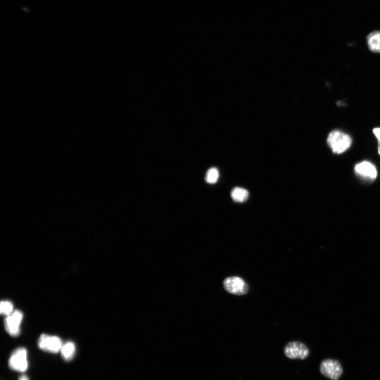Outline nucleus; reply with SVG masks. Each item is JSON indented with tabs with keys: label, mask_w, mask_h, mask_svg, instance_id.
I'll return each mask as SVG.
<instances>
[{
	"label": "nucleus",
	"mask_w": 380,
	"mask_h": 380,
	"mask_svg": "<svg viewBox=\"0 0 380 380\" xmlns=\"http://www.w3.org/2000/svg\"><path fill=\"white\" fill-rule=\"evenodd\" d=\"M61 355L63 360L69 361L73 359L76 353V346L72 342L63 344L60 350Z\"/></svg>",
	"instance_id": "nucleus-10"
},
{
	"label": "nucleus",
	"mask_w": 380,
	"mask_h": 380,
	"mask_svg": "<svg viewBox=\"0 0 380 380\" xmlns=\"http://www.w3.org/2000/svg\"><path fill=\"white\" fill-rule=\"evenodd\" d=\"M367 44L371 51L380 53V31H375L367 37Z\"/></svg>",
	"instance_id": "nucleus-9"
},
{
	"label": "nucleus",
	"mask_w": 380,
	"mask_h": 380,
	"mask_svg": "<svg viewBox=\"0 0 380 380\" xmlns=\"http://www.w3.org/2000/svg\"><path fill=\"white\" fill-rule=\"evenodd\" d=\"M219 177L218 169L212 168L207 171L205 178V182L210 184H214L217 182Z\"/></svg>",
	"instance_id": "nucleus-12"
},
{
	"label": "nucleus",
	"mask_w": 380,
	"mask_h": 380,
	"mask_svg": "<svg viewBox=\"0 0 380 380\" xmlns=\"http://www.w3.org/2000/svg\"><path fill=\"white\" fill-rule=\"evenodd\" d=\"M0 312L2 315L8 316L13 312V305L9 301H2L0 306Z\"/></svg>",
	"instance_id": "nucleus-13"
},
{
	"label": "nucleus",
	"mask_w": 380,
	"mask_h": 380,
	"mask_svg": "<svg viewBox=\"0 0 380 380\" xmlns=\"http://www.w3.org/2000/svg\"><path fill=\"white\" fill-rule=\"evenodd\" d=\"M10 369L16 372L23 373L28 368V353L25 348L14 350L8 360Z\"/></svg>",
	"instance_id": "nucleus-2"
},
{
	"label": "nucleus",
	"mask_w": 380,
	"mask_h": 380,
	"mask_svg": "<svg viewBox=\"0 0 380 380\" xmlns=\"http://www.w3.org/2000/svg\"><path fill=\"white\" fill-rule=\"evenodd\" d=\"M23 317V313L19 310L14 311L6 316L4 320V327L7 333L11 336L16 337L20 334Z\"/></svg>",
	"instance_id": "nucleus-8"
},
{
	"label": "nucleus",
	"mask_w": 380,
	"mask_h": 380,
	"mask_svg": "<svg viewBox=\"0 0 380 380\" xmlns=\"http://www.w3.org/2000/svg\"><path fill=\"white\" fill-rule=\"evenodd\" d=\"M284 353L288 359L304 360L308 358L310 350L304 343L293 341L288 343L285 346Z\"/></svg>",
	"instance_id": "nucleus-5"
},
{
	"label": "nucleus",
	"mask_w": 380,
	"mask_h": 380,
	"mask_svg": "<svg viewBox=\"0 0 380 380\" xmlns=\"http://www.w3.org/2000/svg\"><path fill=\"white\" fill-rule=\"evenodd\" d=\"M355 173L358 177L367 184L373 183L378 175L375 166L368 161L362 162L357 165Z\"/></svg>",
	"instance_id": "nucleus-6"
},
{
	"label": "nucleus",
	"mask_w": 380,
	"mask_h": 380,
	"mask_svg": "<svg viewBox=\"0 0 380 380\" xmlns=\"http://www.w3.org/2000/svg\"><path fill=\"white\" fill-rule=\"evenodd\" d=\"M373 132L378 141V153L380 155V128L374 129Z\"/></svg>",
	"instance_id": "nucleus-14"
},
{
	"label": "nucleus",
	"mask_w": 380,
	"mask_h": 380,
	"mask_svg": "<svg viewBox=\"0 0 380 380\" xmlns=\"http://www.w3.org/2000/svg\"><path fill=\"white\" fill-rule=\"evenodd\" d=\"M231 195L234 201L242 203L247 200L249 192L245 189L237 187L232 190Z\"/></svg>",
	"instance_id": "nucleus-11"
},
{
	"label": "nucleus",
	"mask_w": 380,
	"mask_h": 380,
	"mask_svg": "<svg viewBox=\"0 0 380 380\" xmlns=\"http://www.w3.org/2000/svg\"><path fill=\"white\" fill-rule=\"evenodd\" d=\"M63 344L62 340L59 337L51 336L47 334H42L38 341V347L41 350L51 353V354H57L60 352Z\"/></svg>",
	"instance_id": "nucleus-7"
},
{
	"label": "nucleus",
	"mask_w": 380,
	"mask_h": 380,
	"mask_svg": "<svg viewBox=\"0 0 380 380\" xmlns=\"http://www.w3.org/2000/svg\"><path fill=\"white\" fill-rule=\"evenodd\" d=\"M320 370L322 375L332 380H339L343 372L340 362L334 359L323 360L320 365Z\"/></svg>",
	"instance_id": "nucleus-4"
},
{
	"label": "nucleus",
	"mask_w": 380,
	"mask_h": 380,
	"mask_svg": "<svg viewBox=\"0 0 380 380\" xmlns=\"http://www.w3.org/2000/svg\"><path fill=\"white\" fill-rule=\"evenodd\" d=\"M19 380H29V379L28 377L22 376L19 378Z\"/></svg>",
	"instance_id": "nucleus-15"
},
{
	"label": "nucleus",
	"mask_w": 380,
	"mask_h": 380,
	"mask_svg": "<svg viewBox=\"0 0 380 380\" xmlns=\"http://www.w3.org/2000/svg\"><path fill=\"white\" fill-rule=\"evenodd\" d=\"M327 143L333 153L340 155L351 147L352 140L348 134L333 130L328 136Z\"/></svg>",
	"instance_id": "nucleus-1"
},
{
	"label": "nucleus",
	"mask_w": 380,
	"mask_h": 380,
	"mask_svg": "<svg viewBox=\"0 0 380 380\" xmlns=\"http://www.w3.org/2000/svg\"><path fill=\"white\" fill-rule=\"evenodd\" d=\"M225 290L228 293L237 296L246 294L249 291V286L242 278L231 276L226 278L223 281Z\"/></svg>",
	"instance_id": "nucleus-3"
}]
</instances>
